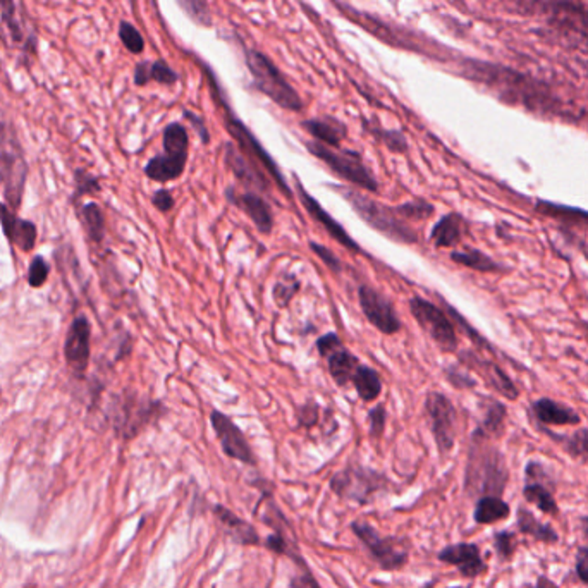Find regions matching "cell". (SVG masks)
Segmentation results:
<instances>
[{"instance_id":"6da1fadb","label":"cell","mask_w":588,"mask_h":588,"mask_svg":"<svg viewBox=\"0 0 588 588\" xmlns=\"http://www.w3.org/2000/svg\"><path fill=\"white\" fill-rule=\"evenodd\" d=\"M334 190L341 193L346 198V202L353 206L354 212L367 222L370 227L377 229L381 235L387 236L389 239L397 241V243H406V245H412V243L418 241L416 231L412 229V226H408V222L399 215L396 208L373 202L367 196H363L362 193L354 192L350 188L334 186Z\"/></svg>"},{"instance_id":"7a4b0ae2","label":"cell","mask_w":588,"mask_h":588,"mask_svg":"<svg viewBox=\"0 0 588 588\" xmlns=\"http://www.w3.org/2000/svg\"><path fill=\"white\" fill-rule=\"evenodd\" d=\"M247 66L250 69L257 89L267 95L272 102L278 103L286 110H293V112L301 110L303 102H301L299 95L288 83L284 74L280 73L272 60L265 58L264 54H260L257 50H248L247 52Z\"/></svg>"},{"instance_id":"3957f363","label":"cell","mask_w":588,"mask_h":588,"mask_svg":"<svg viewBox=\"0 0 588 588\" xmlns=\"http://www.w3.org/2000/svg\"><path fill=\"white\" fill-rule=\"evenodd\" d=\"M307 148L339 177L350 181L352 184H356L367 192L373 193L379 190L377 179L372 176L367 165L360 161L358 155L338 152L320 142H309Z\"/></svg>"},{"instance_id":"277c9868","label":"cell","mask_w":588,"mask_h":588,"mask_svg":"<svg viewBox=\"0 0 588 588\" xmlns=\"http://www.w3.org/2000/svg\"><path fill=\"white\" fill-rule=\"evenodd\" d=\"M353 531L358 539L367 545L372 558L383 570H399L408 562V547L401 539L381 537V533L363 521L353 523Z\"/></svg>"},{"instance_id":"5b68a950","label":"cell","mask_w":588,"mask_h":588,"mask_svg":"<svg viewBox=\"0 0 588 588\" xmlns=\"http://www.w3.org/2000/svg\"><path fill=\"white\" fill-rule=\"evenodd\" d=\"M0 177L7 202L13 206L19 205L26 179V163L17 143L9 134H0Z\"/></svg>"},{"instance_id":"8992f818","label":"cell","mask_w":588,"mask_h":588,"mask_svg":"<svg viewBox=\"0 0 588 588\" xmlns=\"http://www.w3.org/2000/svg\"><path fill=\"white\" fill-rule=\"evenodd\" d=\"M385 484L387 480L375 471L365 470V468H346L332 478L331 487L341 498L365 504L379 490H383Z\"/></svg>"},{"instance_id":"52a82bcc","label":"cell","mask_w":588,"mask_h":588,"mask_svg":"<svg viewBox=\"0 0 588 588\" xmlns=\"http://www.w3.org/2000/svg\"><path fill=\"white\" fill-rule=\"evenodd\" d=\"M412 315L422 325L444 352H455L457 346V331L446 313L424 298H413L410 301Z\"/></svg>"},{"instance_id":"ba28073f","label":"cell","mask_w":588,"mask_h":588,"mask_svg":"<svg viewBox=\"0 0 588 588\" xmlns=\"http://www.w3.org/2000/svg\"><path fill=\"white\" fill-rule=\"evenodd\" d=\"M426 412L432 420V432L441 453H449L457 437V412L451 401L439 393L426 396Z\"/></svg>"},{"instance_id":"9c48e42d","label":"cell","mask_w":588,"mask_h":588,"mask_svg":"<svg viewBox=\"0 0 588 588\" xmlns=\"http://www.w3.org/2000/svg\"><path fill=\"white\" fill-rule=\"evenodd\" d=\"M358 298H360V307L363 310L368 322L377 327L383 334L391 336V334H396L401 329L396 310L379 291L368 286H362L358 291Z\"/></svg>"},{"instance_id":"30bf717a","label":"cell","mask_w":588,"mask_h":588,"mask_svg":"<svg viewBox=\"0 0 588 588\" xmlns=\"http://www.w3.org/2000/svg\"><path fill=\"white\" fill-rule=\"evenodd\" d=\"M226 122H227V130L231 132V136L239 143V148L245 153H248L250 159H255L257 163H262L264 169H267V173L278 183V186L284 192V194L286 196H291V190L286 184V181H284V177L280 174L278 165L270 159V155L265 152L264 147L258 143V140L248 131V128L241 121L233 118V116H229Z\"/></svg>"},{"instance_id":"8fae6325","label":"cell","mask_w":588,"mask_h":588,"mask_svg":"<svg viewBox=\"0 0 588 588\" xmlns=\"http://www.w3.org/2000/svg\"><path fill=\"white\" fill-rule=\"evenodd\" d=\"M210 422H212V426L217 434V439L221 441L222 449L227 457L237 459L241 463H247V465H255V457H253L250 444L227 415L221 412H212Z\"/></svg>"},{"instance_id":"7c38bea8","label":"cell","mask_w":588,"mask_h":588,"mask_svg":"<svg viewBox=\"0 0 588 588\" xmlns=\"http://www.w3.org/2000/svg\"><path fill=\"white\" fill-rule=\"evenodd\" d=\"M506 482V471L492 455H471L468 467V487L480 492L499 494Z\"/></svg>"},{"instance_id":"4fadbf2b","label":"cell","mask_w":588,"mask_h":588,"mask_svg":"<svg viewBox=\"0 0 588 588\" xmlns=\"http://www.w3.org/2000/svg\"><path fill=\"white\" fill-rule=\"evenodd\" d=\"M89 322L85 315L74 319L64 344V356L76 373H83L89 360Z\"/></svg>"},{"instance_id":"5bb4252c","label":"cell","mask_w":588,"mask_h":588,"mask_svg":"<svg viewBox=\"0 0 588 588\" xmlns=\"http://www.w3.org/2000/svg\"><path fill=\"white\" fill-rule=\"evenodd\" d=\"M296 190H298V194H299V198H301V204L305 205V208H307V212H309L310 215L315 219V221L319 222L322 227H324L325 231L329 233V235L332 236L338 243H341L344 248H348V250H353V251H362V248L356 245L353 241V237L352 236L348 235L342 227H341V224L339 222L334 221L327 212H325L324 208L320 206V204L310 194L305 188H303V184L296 179Z\"/></svg>"},{"instance_id":"9a60e30c","label":"cell","mask_w":588,"mask_h":588,"mask_svg":"<svg viewBox=\"0 0 588 588\" xmlns=\"http://www.w3.org/2000/svg\"><path fill=\"white\" fill-rule=\"evenodd\" d=\"M439 559L453 564L459 570V573L467 578H475L486 572V562L480 556V549L475 544H457L446 547L441 551Z\"/></svg>"},{"instance_id":"2e32d148","label":"cell","mask_w":588,"mask_h":588,"mask_svg":"<svg viewBox=\"0 0 588 588\" xmlns=\"http://www.w3.org/2000/svg\"><path fill=\"white\" fill-rule=\"evenodd\" d=\"M227 198L250 217L260 233L268 235L272 231V226H274L272 210L264 198H260L257 193H236L235 190H227Z\"/></svg>"},{"instance_id":"e0dca14e","label":"cell","mask_w":588,"mask_h":588,"mask_svg":"<svg viewBox=\"0 0 588 588\" xmlns=\"http://www.w3.org/2000/svg\"><path fill=\"white\" fill-rule=\"evenodd\" d=\"M0 222L5 236L11 243L19 247L23 251H31L37 243V227L35 224L25 219H19L11 208L0 205Z\"/></svg>"},{"instance_id":"ac0fdd59","label":"cell","mask_w":588,"mask_h":588,"mask_svg":"<svg viewBox=\"0 0 588 588\" xmlns=\"http://www.w3.org/2000/svg\"><path fill=\"white\" fill-rule=\"evenodd\" d=\"M226 163L241 184L253 186L257 190H267L264 174L255 165H251L250 161L241 152H237L233 143L226 145Z\"/></svg>"},{"instance_id":"d6986e66","label":"cell","mask_w":588,"mask_h":588,"mask_svg":"<svg viewBox=\"0 0 588 588\" xmlns=\"http://www.w3.org/2000/svg\"><path fill=\"white\" fill-rule=\"evenodd\" d=\"M533 412L539 422L545 425H576L580 422L578 413L556 403L552 399H539L533 403Z\"/></svg>"},{"instance_id":"ffe728a7","label":"cell","mask_w":588,"mask_h":588,"mask_svg":"<svg viewBox=\"0 0 588 588\" xmlns=\"http://www.w3.org/2000/svg\"><path fill=\"white\" fill-rule=\"evenodd\" d=\"M215 515L219 518L222 527L229 533L231 539H235L237 544L241 545H258L260 539L257 530L251 527L248 521L241 520L239 516H236L233 511H229L224 506H217L215 508Z\"/></svg>"},{"instance_id":"44dd1931","label":"cell","mask_w":588,"mask_h":588,"mask_svg":"<svg viewBox=\"0 0 588 588\" xmlns=\"http://www.w3.org/2000/svg\"><path fill=\"white\" fill-rule=\"evenodd\" d=\"M186 159L188 157H181V155H173V153L163 152V155H159L147 163L145 174L157 183L173 181L183 174Z\"/></svg>"},{"instance_id":"7402d4cb","label":"cell","mask_w":588,"mask_h":588,"mask_svg":"<svg viewBox=\"0 0 588 588\" xmlns=\"http://www.w3.org/2000/svg\"><path fill=\"white\" fill-rule=\"evenodd\" d=\"M303 128L327 147H338L346 136V128L332 118L310 119L303 122Z\"/></svg>"},{"instance_id":"603a6c76","label":"cell","mask_w":588,"mask_h":588,"mask_svg":"<svg viewBox=\"0 0 588 588\" xmlns=\"http://www.w3.org/2000/svg\"><path fill=\"white\" fill-rule=\"evenodd\" d=\"M463 236V221L457 214H449L446 217H442L441 221L437 222V226L434 227L430 239L434 241V245L437 248H449L455 247L459 243Z\"/></svg>"},{"instance_id":"cb8c5ba5","label":"cell","mask_w":588,"mask_h":588,"mask_svg":"<svg viewBox=\"0 0 588 588\" xmlns=\"http://www.w3.org/2000/svg\"><path fill=\"white\" fill-rule=\"evenodd\" d=\"M360 367L362 365H360L358 358L350 353V352H344L342 346L338 348L334 353L329 354V370H331L332 379L339 385H344V383L353 381V377Z\"/></svg>"},{"instance_id":"d4e9b609","label":"cell","mask_w":588,"mask_h":588,"mask_svg":"<svg viewBox=\"0 0 588 588\" xmlns=\"http://www.w3.org/2000/svg\"><path fill=\"white\" fill-rule=\"evenodd\" d=\"M150 79L161 85H174L177 81V74L163 60L138 64L134 69V83L142 87V85H147Z\"/></svg>"},{"instance_id":"484cf974","label":"cell","mask_w":588,"mask_h":588,"mask_svg":"<svg viewBox=\"0 0 588 588\" xmlns=\"http://www.w3.org/2000/svg\"><path fill=\"white\" fill-rule=\"evenodd\" d=\"M552 13L558 17L561 25L568 26L570 30L588 40V11L570 2H559Z\"/></svg>"},{"instance_id":"4316f807","label":"cell","mask_w":588,"mask_h":588,"mask_svg":"<svg viewBox=\"0 0 588 588\" xmlns=\"http://www.w3.org/2000/svg\"><path fill=\"white\" fill-rule=\"evenodd\" d=\"M509 516V506L498 496H484L477 502L475 521L482 525H490Z\"/></svg>"},{"instance_id":"83f0119b","label":"cell","mask_w":588,"mask_h":588,"mask_svg":"<svg viewBox=\"0 0 588 588\" xmlns=\"http://www.w3.org/2000/svg\"><path fill=\"white\" fill-rule=\"evenodd\" d=\"M352 383H353L358 396L362 397L363 401H367V403L375 401L381 394V389H383L379 373L370 367H365V365L358 368V372H356Z\"/></svg>"},{"instance_id":"f1b7e54d","label":"cell","mask_w":588,"mask_h":588,"mask_svg":"<svg viewBox=\"0 0 588 588\" xmlns=\"http://www.w3.org/2000/svg\"><path fill=\"white\" fill-rule=\"evenodd\" d=\"M518 525L523 533H529L531 537L542 541V542H556L558 541V533L551 525H544L541 523L535 516L529 513L527 509H520L518 513Z\"/></svg>"},{"instance_id":"f546056e","label":"cell","mask_w":588,"mask_h":588,"mask_svg":"<svg viewBox=\"0 0 588 588\" xmlns=\"http://www.w3.org/2000/svg\"><path fill=\"white\" fill-rule=\"evenodd\" d=\"M523 492H525L527 500L531 504H535L545 515H558L556 499L552 498L551 490L542 486L541 482H535V480H530L529 478V484H527Z\"/></svg>"},{"instance_id":"4dcf8cb0","label":"cell","mask_w":588,"mask_h":588,"mask_svg":"<svg viewBox=\"0 0 588 588\" xmlns=\"http://www.w3.org/2000/svg\"><path fill=\"white\" fill-rule=\"evenodd\" d=\"M451 258L457 264L470 267V268L480 270V272H494L499 268V265L496 264L492 258H488L487 255L478 250L455 251L451 255Z\"/></svg>"},{"instance_id":"1f68e13d","label":"cell","mask_w":588,"mask_h":588,"mask_svg":"<svg viewBox=\"0 0 588 588\" xmlns=\"http://www.w3.org/2000/svg\"><path fill=\"white\" fill-rule=\"evenodd\" d=\"M183 13L200 26H212V13L205 0H176Z\"/></svg>"},{"instance_id":"d6a6232c","label":"cell","mask_w":588,"mask_h":588,"mask_svg":"<svg viewBox=\"0 0 588 588\" xmlns=\"http://www.w3.org/2000/svg\"><path fill=\"white\" fill-rule=\"evenodd\" d=\"M83 221L87 224L89 235L93 241H102L103 235H105V222H103L102 212L97 204H89L83 206Z\"/></svg>"},{"instance_id":"836d02e7","label":"cell","mask_w":588,"mask_h":588,"mask_svg":"<svg viewBox=\"0 0 588 588\" xmlns=\"http://www.w3.org/2000/svg\"><path fill=\"white\" fill-rule=\"evenodd\" d=\"M0 17L2 23L7 26L15 42H23L25 35L21 30V25L17 21V9H16L15 0H0Z\"/></svg>"},{"instance_id":"e575fe53","label":"cell","mask_w":588,"mask_h":588,"mask_svg":"<svg viewBox=\"0 0 588 588\" xmlns=\"http://www.w3.org/2000/svg\"><path fill=\"white\" fill-rule=\"evenodd\" d=\"M119 38L131 54H142L145 50V40H143L142 33L128 21H122L119 25Z\"/></svg>"},{"instance_id":"d590c367","label":"cell","mask_w":588,"mask_h":588,"mask_svg":"<svg viewBox=\"0 0 588 588\" xmlns=\"http://www.w3.org/2000/svg\"><path fill=\"white\" fill-rule=\"evenodd\" d=\"M396 210L404 221H425L432 215L434 206L426 204L425 200H413L404 205L396 206Z\"/></svg>"},{"instance_id":"8d00e7d4","label":"cell","mask_w":588,"mask_h":588,"mask_svg":"<svg viewBox=\"0 0 588 588\" xmlns=\"http://www.w3.org/2000/svg\"><path fill=\"white\" fill-rule=\"evenodd\" d=\"M486 368L488 381L499 391L502 396L509 397V399H516L518 397L515 383L508 379V375L499 367H496V365H486Z\"/></svg>"},{"instance_id":"74e56055","label":"cell","mask_w":588,"mask_h":588,"mask_svg":"<svg viewBox=\"0 0 588 588\" xmlns=\"http://www.w3.org/2000/svg\"><path fill=\"white\" fill-rule=\"evenodd\" d=\"M504 415H506V408L499 404V403H492L488 412L486 415V420L482 426L477 430L475 436H486V434H494L499 430V426L502 425V420H504Z\"/></svg>"},{"instance_id":"f35d334b","label":"cell","mask_w":588,"mask_h":588,"mask_svg":"<svg viewBox=\"0 0 588 588\" xmlns=\"http://www.w3.org/2000/svg\"><path fill=\"white\" fill-rule=\"evenodd\" d=\"M566 449L574 457H580L588 463V430L582 428L573 434L570 439H566Z\"/></svg>"},{"instance_id":"ab89813d","label":"cell","mask_w":588,"mask_h":588,"mask_svg":"<svg viewBox=\"0 0 588 588\" xmlns=\"http://www.w3.org/2000/svg\"><path fill=\"white\" fill-rule=\"evenodd\" d=\"M47 278H48V265L42 257H37L31 262L30 270H28V282H30L31 288L44 286Z\"/></svg>"},{"instance_id":"60d3db41","label":"cell","mask_w":588,"mask_h":588,"mask_svg":"<svg viewBox=\"0 0 588 588\" xmlns=\"http://www.w3.org/2000/svg\"><path fill=\"white\" fill-rule=\"evenodd\" d=\"M298 288H299V284H298V280H296V278H288V279H282L278 282V286H276V289H274V294H276V299H278V303L279 305H288L289 301H291V298H293L294 293L298 291Z\"/></svg>"},{"instance_id":"b9f144b4","label":"cell","mask_w":588,"mask_h":588,"mask_svg":"<svg viewBox=\"0 0 588 588\" xmlns=\"http://www.w3.org/2000/svg\"><path fill=\"white\" fill-rule=\"evenodd\" d=\"M513 541H515L513 533H508V531H500L496 535V547L502 558H509L513 554V549H515Z\"/></svg>"},{"instance_id":"7bdbcfd3","label":"cell","mask_w":588,"mask_h":588,"mask_svg":"<svg viewBox=\"0 0 588 588\" xmlns=\"http://www.w3.org/2000/svg\"><path fill=\"white\" fill-rule=\"evenodd\" d=\"M311 250L315 251V255L324 262L329 268L332 270H341V262L338 260V257L334 253H331V250H327L322 245H317V243H311L310 245Z\"/></svg>"},{"instance_id":"ee69618b","label":"cell","mask_w":588,"mask_h":588,"mask_svg":"<svg viewBox=\"0 0 588 588\" xmlns=\"http://www.w3.org/2000/svg\"><path fill=\"white\" fill-rule=\"evenodd\" d=\"M381 138L385 142V145L391 148L393 152H404L406 150V140L401 132L397 131H383L379 132Z\"/></svg>"},{"instance_id":"f6af8a7d","label":"cell","mask_w":588,"mask_h":588,"mask_svg":"<svg viewBox=\"0 0 588 588\" xmlns=\"http://www.w3.org/2000/svg\"><path fill=\"white\" fill-rule=\"evenodd\" d=\"M317 346H319V352H320V354L329 356V354L334 353L338 348H341V341H339L336 334H327L324 338L319 339Z\"/></svg>"},{"instance_id":"bcb514c9","label":"cell","mask_w":588,"mask_h":588,"mask_svg":"<svg viewBox=\"0 0 588 588\" xmlns=\"http://www.w3.org/2000/svg\"><path fill=\"white\" fill-rule=\"evenodd\" d=\"M370 424H372V434L381 436L385 424V410L383 406H377L373 412L370 413Z\"/></svg>"},{"instance_id":"7dc6e473","label":"cell","mask_w":588,"mask_h":588,"mask_svg":"<svg viewBox=\"0 0 588 588\" xmlns=\"http://www.w3.org/2000/svg\"><path fill=\"white\" fill-rule=\"evenodd\" d=\"M576 572L582 582L588 585V547H582L576 554Z\"/></svg>"},{"instance_id":"c3c4849f","label":"cell","mask_w":588,"mask_h":588,"mask_svg":"<svg viewBox=\"0 0 588 588\" xmlns=\"http://www.w3.org/2000/svg\"><path fill=\"white\" fill-rule=\"evenodd\" d=\"M153 205L157 206L161 212H169L174 206V198L167 190H161L153 194Z\"/></svg>"},{"instance_id":"681fc988","label":"cell","mask_w":588,"mask_h":588,"mask_svg":"<svg viewBox=\"0 0 588 588\" xmlns=\"http://www.w3.org/2000/svg\"><path fill=\"white\" fill-rule=\"evenodd\" d=\"M78 190L81 193L99 192V183L93 176H89L85 173H78Z\"/></svg>"},{"instance_id":"f907efd6","label":"cell","mask_w":588,"mask_h":588,"mask_svg":"<svg viewBox=\"0 0 588 588\" xmlns=\"http://www.w3.org/2000/svg\"><path fill=\"white\" fill-rule=\"evenodd\" d=\"M186 118L192 121L193 126H194L196 130H200V132H202V138H204V142H208V134H206L205 126L202 124V121H200V119H196V116H193V114H190V112H186Z\"/></svg>"},{"instance_id":"816d5d0a","label":"cell","mask_w":588,"mask_h":588,"mask_svg":"<svg viewBox=\"0 0 588 588\" xmlns=\"http://www.w3.org/2000/svg\"><path fill=\"white\" fill-rule=\"evenodd\" d=\"M535 588H556V587H554V585H552L551 582H547L545 578H541V580H539V583H537V587Z\"/></svg>"}]
</instances>
